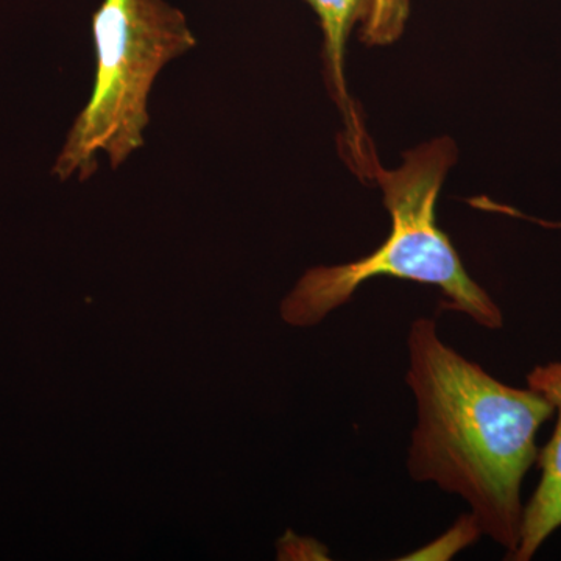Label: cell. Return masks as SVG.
I'll list each match as a JSON object with an SVG mask.
<instances>
[{"mask_svg":"<svg viewBox=\"0 0 561 561\" xmlns=\"http://www.w3.org/2000/svg\"><path fill=\"white\" fill-rule=\"evenodd\" d=\"M405 382L416 401L408 471L470 505L481 535L511 560L522 538L524 478L553 408L530 387L507 386L446 345L437 321L413 320Z\"/></svg>","mask_w":561,"mask_h":561,"instance_id":"obj_1","label":"cell"},{"mask_svg":"<svg viewBox=\"0 0 561 561\" xmlns=\"http://www.w3.org/2000/svg\"><path fill=\"white\" fill-rule=\"evenodd\" d=\"M92 38L94 87L55 164L60 180L91 179L102 151L114 169L127 161L144 144L158 73L197 44L184 14L164 0H103Z\"/></svg>","mask_w":561,"mask_h":561,"instance_id":"obj_3","label":"cell"},{"mask_svg":"<svg viewBox=\"0 0 561 561\" xmlns=\"http://www.w3.org/2000/svg\"><path fill=\"white\" fill-rule=\"evenodd\" d=\"M527 387L542 394L553 408L551 440L538 453L541 478L524 505L522 538L513 561H529L561 527V360L537 365L527 373Z\"/></svg>","mask_w":561,"mask_h":561,"instance_id":"obj_5","label":"cell"},{"mask_svg":"<svg viewBox=\"0 0 561 561\" xmlns=\"http://www.w3.org/2000/svg\"><path fill=\"white\" fill-rule=\"evenodd\" d=\"M323 32V61L328 90L343 111L348 124L350 154L367 149V138L357 125L353 103L346 91L345 47L351 32L357 28L367 46H387L400 39L411 14V0H305Z\"/></svg>","mask_w":561,"mask_h":561,"instance_id":"obj_4","label":"cell"},{"mask_svg":"<svg viewBox=\"0 0 561 561\" xmlns=\"http://www.w3.org/2000/svg\"><path fill=\"white\" fill-rule=\"evenodd\" d=\"M456 160V144L449 138L408 151L404 164L394 171H383L375 158L364 175L381 186L390 234L360 260L309 268L280 305L284 321L316 327L346 305L362 284L387 276L437 287L449 311L463 313L485 330H502L500 306L471 278L451 239L437 225L438 195Z\"/></svg>","mask_w":561,"mask_h":561,"instance_id":"obj_2","label":"cell"}]
</instances>
